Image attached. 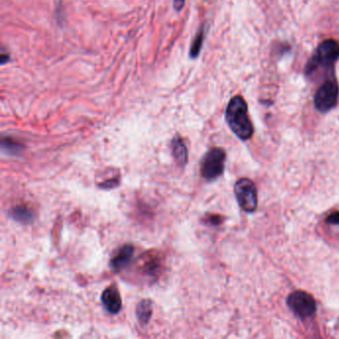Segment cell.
I'll use <instances>...</instances> for the list:
<instances>
[{
	"mask_svg": "<svg viewBox=\"0 0 339 339\" xmlns=\"http://www.w3.org/2000/svg\"><path fill=\"white\" fill-rule=\"evenodd\" d=\"M185 5V0H173V7L176 11H180Z\"/></svg>",
	"mask_w": 339,
	"mask_h": 339,
	"instance_id": "9a60e30c",
	"label": "cell"
},
{
	"mask_svg": "<svg viewBox=\"0 0 339 339\" xmlns=\"http://www.w3.org/2000/svg\"><path fill=\"white\" fill-rule=\"evenodd\" d=\"M339 59V43L327 39L318 46L312 58L306 66V75L312 74L318 67H330Z\"/></svg>",
	"mask_w": 339,
	"mask_h": 339,
	"instance_id": "7a4b0ae2",
	"label": "cell"
},
{
	"mask_svg": "<svg viewBox=\"0 0 339 339\" xmlns=\"http://www.w3.org/2000/svg\"><path fill=\"white\" fill-rule=\"evenodd\" d=\"M236 199L243 210L252 213L258 207V191L255 183L249 178L237 181L234 187Z\"/></svg>",
	"mask_w": 339,
	"mask_h": 339,
	"instance_id": "277c9868",
	"label": "cell"
},
{
	"mask_svg": "<svg viewBox=\"0 0 339 339\" xmlns=\"http://www.w3.org/2000/svg\"><path fill=\"white\" fill-rule=\"evenodd\" d=\"M171 151L173 154V157L175 162H177L178 165L183 166L187 163L188 161V150L184 141L176 135L171 143Z\"/></svg>",
	"mask_w": 339,
	"mask_h": 339,
	"instance_id": "9c48e42d",
	"label": "cell"
},
{
	"mask_svg": "<svg viewBox=\"0 0 339 339\" xmlns=\"http://www.w3.org/2000/svg\"><path fill=\"white\" fill-rule=\"evenodd\" d=\"M326 222L333 225H339V211L329 215L326 219Z\"/></svg>",
	"mask_w": 339,
	"mask_h": 339,
	"instance_id": "5bb4252c",
	"label": "cell"
},
{
	"mask_svg": "<svg viewBox=\"0 0 339 339\" xmlns=\"http://www.w3.org/2000/svg\"><path fill=\"white\" fill-rule=\"evenodd\" d=\"M287 304L291 311L302 320L311 317L316 311L314 297L307 291H295L288 296Z\"/></svg>",
	"mask_w": 339,
	"mask_h": 339,
	"instance_id": "5b68a950",
	"label": "cell"
},
{
	"mask_svg": "<svg viewBox=\"0 0 339 339\" xmlns=\"http://www.w3.org/2000/svg\"><path fill=\"white\" fill-rule=\"evenodd\" d=\"M226 122L231 130L242 141L253 136L254 127L248 114V105L244 97H232L227 106Z\"/></svg>",
	"mask_w": 339,
	"mask_h": 339,
	"instance_id": "6da1fadb",
	"label": "cell"
},
{
	"mask_svg": "<svg viewBox=\"0 0 339 339\" xmlns=\"http://www.w3.org/2000/svg\"><path fill=\"white\" fill-rule=\"evenodd\" d=\"M226 152L221 147H213L204 155L200 172L202 177L206 180H214L222 175L225 169Z\"/></svg>",
	"mask_w": 339,
	"mask_h": 339,
	"instance_id": "3957f363",
	"label": "cell"
},
{
	"mask_svg": "<svg viewBox=\"0 0 339 339\" xmlns=\"http://www.w3.org/2000/svg\"><path fill=\"white\" fill-rule=\"evenodd\" d=\"M7 57H9V56L8 55H2V60H1V63L2 64H5V60H8L9 59Z\"/></svg>",
	"mask_w": 339,
	"mask_h": 339,
	"instance_id": "2e32d148",
	"label": "cell"
},
{
	"mask_svg": "<svg viewBox=\"0 0 339 339\" xmlns=\"http://www.w3.org/2000/svg\"><path fill=\"white\" fill-rule=\"evenodd\" d=\"M2 147L3 148H6L7 151H14L16 152L17 150L19 149L18 148V145L15 144V143H12V139L10 138H7V139H3L2 142Z\"/></svg>",
	"mask_w": 339,
	"mask_h": 339,
	"instance_id": "4fadbf2b",
	"label": "cell"
},
{
	"mask_svg": "<svg viewBox=\"0 0 339 339\" xmlns=\"http://www.w3.org/2000/svg\"><path fill=\"white\" fill-rule=\"evenodd\" d=\"M338 94V87L335 82L332 80L324 82L314 96L315 108L322 113L332 110L337 104Z\"/></svg>",
	"mask_w": 339,
	"mask_h": 339,
	"instance_id": "8992f818",
	"label": "cell"
},
{
	"mask_svg": "<svg viewBox=\"0 0 339 339\" xmlns=\"http://www.w3.org/2000/svg\"><path fill=\"white\" fill-rule=\"evenodd\" d=\"M12 217L21 223H31L33 220V212L26 206H17L11 211Z\"/></svg>",
	"mask_w": 339,
	"mask_h": 339,
	"instance_id": "8fae6325",
	"label": "cell"
},
{
	"mask_svg": "<svg viewBox=\"0 0 339 339\" xmlns=\"http://www.w3.org/2000/svg\"><path fill=\"white\" fill-rule=\"evenodd\" d=\"M102 303L108 311L117 313L122 308V297L115 285H111L102 293Z\"/></svg>",
	"mask_w": 339,
	"mask_h": 339,
	"instance_id": "52a82bcc",
	"label": "cell"
},
{
	"mask_svg": "<svg viewBox=\"0 0 339 339\" xmlns=\"http://www.w3.org/2000/svg\"><path fill=\"white\" fill-rule=\"evenodd\" d=\"M134 248L131 245H125L119 249L117 254L111 260L110 266L115 272H119L127 267L133 256Z\"/></svg>",
	"mask_w": 339,
	"mask_h": 339,
	"instance_id": "ba28073f",
	"label": "cell"
},
{
	"mask_svg": "<svg viewBox=\"0 0 339 339\" xmlns=\"http://www.w3.org/2000/svg\"><path fill=\"white\" fill-rule=\"evenodd\" d=\"M204 36H205V34H204V27H202V28L200 29V31L197 33L196 37L194 38L193 43H192V45H191L190 53H189L190 58H193V59H195V58L199 55V53H200V51H201V48H202V45H203Z\"/></svg>",
	"mask_w": 339,
	"mask_h": 339,
	"instance_id": "7c38bea8",
	"label": "cell"
},
{
	"mask_svg": "<svg viewBox=\"0 0 339 339\" xmlns=\"http://www.w3.org/2000/svg\"><path fill=\"white\" fill-rule=\"evenodd\" d=\"M152 314V307H151V302L148 300L142 301L138 306L136 307V315L137 320L142 323H146L149 322Z\"/></svg>",
	"mask_w": 339,
	"mask_h": 339,
	"instance_id": "30bf717a",
	"label": "cell"
}]
</instances>
